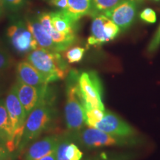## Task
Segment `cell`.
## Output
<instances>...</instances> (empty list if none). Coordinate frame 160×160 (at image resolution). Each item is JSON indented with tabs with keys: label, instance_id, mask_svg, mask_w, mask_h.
<instances>
[{
	"label": "cell",
	"instance_id": "d6986e66",
	"mask_svg": "<svg viewBox=\"0 0 160 160\" xmlns=\"http://www.w3.org/2000/svg\"><path fill=\"white\" fill-rule=\"evenodd\" d=\"M123 0H92V8L90 17L104 14L114 8Z\"/></svg>",
	"mask_w": 160,
	"mask_h": 160
},
{
	"label": "cell",
	"instance_id": "ffe728a7",
	"mask_svg": "<svg viewBox=\"0 0 160 160\" xmlns=\"http://www.w3.org/2000/svg\"><path fill=\"white\" fill-rule=\"evenodd\" d=\"M29 0H0V4L5 12L11 13H19L25 8Z\"/></svg>",
	"mask_w": 160,
	"mask_h": 160
},
{
	"label": "cell",
	"instance_id": "8992f818",
	"mask_svg": "<svg viewBox=\"0 0 160 160\" xmlns=\"http://www.w3.org/2000/svg\"><path fill=\"white\" fill-rule=\"evenodd\" d=\"M78 85L84 111L93 108L105 110L102 102V86L97 72L79 73Z\"/></svg>",
	"mask_w": 160,
	"mask_h": 160
},
{
	"label": "cell",
	"instance_id": "30bf717a",
	"mask_svg": "<svg viewBox=\"0 0 160 160\" xmlns=\"http://www.w3.org/2000/svg\"><path fill=\"white\" fill-rule=\"evenodd\" d=\"M137 7V0H123L105 15L119 27L120 31H125L134 22Z\"/></svg>",
	"mask_w": 160,
	"mask_h": 160
},
{
	"label": "cell",
	"instance_id": "7a4b0ae2",
	"mask_svg": "<svg viewBox=\"0 0 160 160\" xmlns=\"http://www.w3.org/2000/svg\"><path fill=\"white\" fill-rule=\"evenodd\" d=\"M25 60L38 70L48 84L66 79L71 71L69 63L59 52L40 47L28 53Z\"/></svg>",
	"mask_w": 160,
	"mask_h": 160
},
{
	"label": "cell",
	"instance_id": "8fae6325",
	"mask_svg": "<svg viewBox=\"0 0 160 160\" xmlns=\"http://www.w3.org/2000/svg\"><path fill=\"white\" fill-rule=\"evenodd\" d=\"M95 128L111 134L120 137H135L137 131L132 126L117 114L105 111L102 119L94 125Z\"/></svg>",
	"mask_w": 160,
	"mask_h": 160
},
{
	"label": "cell",
	"instance_id": "ac0fdd59",
	"mask_svg": "<svg viewBox=\"0 0 160 160\" xmlns=\"http://www.w3.org/2000/svg\"><path fill=\"white\" fill-rule=\"evenodd\" d=\"M92 8V0H68L65 10H61L76 22L85 16H90Z\"/></svg>",
	"mask_w": 160,
	"mask_h": 160
},
{
	"label": "cell",
	"instance_id": "83f0119b",
	"mask_svg": "<svg viewBox=\"0 0 160 160\" xmlns=\"http://www.w3.org/2000/svg\"><path fill=\"white\" fill-rule=\"evenodd\" d=\"M15 153L10 151L7 145H0V160H12Z\"/></svg>",
	"mask_w": 160,
	"mask_h": 160
},
{
	"label": "cell",
	"instance_id": "ba28073f",
	"mask_svg": "<svg viewBox=\"0 0 160 160\" xmlns=\"http://www.w3.org/2000/svg\"><path fill=\"white\" fill-rule=\"evenodd\" d=\"M92 18L91 36L88 39V45L100 46L114 39L119 33V27L104 14L96 15Z\"/></svg>",
	"mask_w": 160,
	"mask_h": 160
},
{
	"label": "cell",
	"instance_id": "836d02e7",
	"mask_svg": "<svg viewBox=\"0 0 160 160\" xmlns=\"http://www.w3.org/2000/svg\"><path fill=\"white\" fill-rule=\"evenodd\" d=\"M41 1L45 2H46V3H48V2L50 1V0H41Z\"/></svg>",
	"mask_w": 160,
	"mask_h": 160
},
{
	"label": "cell",
	"instance_id": "cb8c5ba5",
	"mask_svg": "<svg viewBox=\"0 0 160 160\" xmlns=\"http://www.w3.org/2000/svg\"><path fill=\"white\" fill-rule=\"evenodd\" d=\"M72 139L70 135H59V139L57 142L56 154H57V160H68L65 157V151L66 146L71 142Z\"/></svg>",
	"mask_w": 160,
	"mask_h": 160
},
{
	"label": "cell",
	"instance_id": "4dcf8cb0",
	"mask_svg": "<svg viewBox=\"0 0 160 160\" xmlns=\"http://www.w3.org/2000/svg\"><path fill=\"white\" fill-rule=\"evenodd\" d=\"M5 11H4V9L2 8V7L1 4H0V19H1V17L3 16V13Z\"/></svg>",
	"mask_w": 160,
	"mask_h": 160
},
{
	"label": "cell",
	"instance_id": "d6a6232c",
	"mask_svg": "<svg viewBox=\"0 0 160 160\" xmlns=\"http://www.w3.org/2000/svg\"><path fill=\"white\" fill-rule=\"evenodd\" d=\"M85 160H99V157H91V158H88Z\"/></svg>",
	"mask_w": 160,
	"mask_h": 160
},
{
	"label": "cell",
	"instance_id": "6da1fadb",
	"mask_svg": "<svg viewBox=\"0 0 160 160\" xmlns=\"http://www.w3.org/2000/svg\"><path fill=\"white\" fill-rule=\"evenodd\" d=\"M55 98L53 89L50 87L45 98L28 116L18 151L22 152L43 133L54 128L57 119Z\"/></svg>",
	"mask_w": 160,
	"mask_h": 160
},
{
	"label": "cell",
	"instance_id": "277c9868",
	"mask_svg": "<svg viewBox=\"0 0 160 160\" xmlns=\"http://www.w3.org/2000/svg\"><path fill=\"white\" fill-rule=\"evenodd\" d=\"M70 137L82 147L90 149L103 147H131L140 143V140L136 137L116 136L91 127L82 128Z\"/></svg>",
	"mask_w": 160,
	"mask_h": 160
},
{
	"label": "cell",
	"instance_id": "9c48e42d",
	"mask_svg": "<svg viewBox=\"0 0 160 160\" xmlns=\"http://www.w3.org/2000/svg\"><path fill=\"white\" fill-rule=\"evenodd\" d=\"M13 85L27 117L32 110L45 98L50 88L49 85L42 88H37L22 82L17 79Z\"/></svg>",
	"mask_w": 160,
	"mask_h": 160
},
{
	"label": "cell",
	"instance_id": "44dd1931",
	"mask_svg": "<svg viewBox=\"0 0 160 160\" xmlns=\"http://www.w3.org/2000/svg\"><path fill=\"white\" fill-rule=\"evenodd\" d=\"M105 113V110L100 108H93L84 111L85 124L91 128H94V125L102 119Z\"/></svg>",
	"mask_w": 160,
	"mask_h": 160
},
{
	"label": "cell",
	"instance_id": "9a60e30c",
	"mask_svg": "<svg viewBox=\"0 0 160 160\" xmlns=\"http://www.w3.org/2000/svg\"><path fill=\"white\" fill-rule=\"evenodd\" d=\"M17 79L27 85L37 88H42L49 85L45 78L31 63L24 60L17 63L16 66Z\"/></svg>",
	"mask_w": 160,
	"mask_h": 160
},
{
	"label": "cell",
	"instance_id": "e0dca14e",
	"mask_svg": "<svg viewBox=\"0 0 160 160\" xmlns=\"http://www.w3.org/2000/svg\"><path fill=\"white\" fill-rule=\"evenodd\" d=\"M51 22L56 31L70 35H77L78 22L61 10L50 12Z\"/></svg>",
	"mask_w": 160,
	"mask_h": 160
},
{
	"label": "cell",
	"instance_id": "5bb4252c",
	"mask_svg": "<svg viewBox=\"0 0 160 160\" xmlns=\"http://www.w3.org/2000/svg\"><path fill=\"white\" fill-rule=\"evenodd\" d=\"M59 135H49L35 140L27 149L24 160H39L57 149Z\"/></svg>",
	"mask_w": 160,
	"mask_h": 160
},
{
	"label": "cell",
	"instance_id": "d4e9b609",
	"mask_svg": "<svg viewBox=\"0 0 160 160\" xmlns=\"http://www.w3.org/2000/svg\"><path fill=\"white\" fill-rule=\"evenodd\" d=\"M65 154L68 160H82L83 157L82 152L80 151L79 147L76 144L72 142L66 146Z\"/></svg>",
	"mask_w": 160,
	"mask_h": 160
},
{
	"label": "cell",
	"instance_id": "1f68e13d",
	"mask_svg": "<svg viewBox=\"0 0 160 160\" xmlns=\"http://www.w3.org/2000/svg\"><path fill=\"white\" fill-rule=\"evenodd\" d=\"M0 145H6V142L1 137H0Z\"/></svg>",
	"mask_w": 160,
	"mask_h": 160
},
{
	"label": "cell",
	"instance_id": "7c38bea8",
	"mask_svg": "<svg viewBox=\"0 0 160 160\" xmlns=\"http://www.w3.org/2000/svg\"><path fill=\"white\" fill-rule=\"evenodd\" d=\"M38 19L43 26L45 31L49 33L53 42L57 46L58 52L65 51L76 43L77 40V35H70L60 33L54 29L51 22L50 12L41 11L37 13Z\"/></svg>",
	"mask_w": 160,
	"mask_h": 160
},
{
	"label": "cell",
	"instance_id": "7402d4cb",
	"mask_svg": "<svg viewBox=\"0 0 160 160\" xmlns=\"http://www.w3.org/2000/svg\"><path fill=\"white\" fill-rule=\"evenodd\" d=\"M85 53V49L79 46L71 47L65 51L64 58L69 64L79 62L83 59Z\"/></svg>",
	"mask_w": 160,
	"mask_h": 160
},
{
	"label": "cell",
	"instance_id": "f1b7e54d",
	"mask_svg": "<svg viewBox=\"0 0 160 160\" xmlns=\"http://www.w3.org/2000/svg\"><path fill=\"white\" fill-rule=\"evenodd\" d=\"M68 0H50L48 5L52 7L57 8L58 10H65L68 6Z\"/></svg>",
	"mask_w": 160,
	"mask_h": 160
},
{
	"label": "cell",
	"instance_id": "4316f807",
	"mask_svg": "<svg viewBox=\"0 0 160 160\" xmlns=\"http://www.w3.org/2000/svg\"><path fill=\"white\" fill-rule=\"evenodd\" d=\"M160 45V26L157 31V33H155L154 37H153V39L150 42L148 47V51L149 53H153L155 51H157L158 48Z\"/></svg>",
	"mask_w": 160,
	"mask_h": 160
},
{
	"label": "cell",
	"instance_id": "2e32d148",
	"mask_svg": "<svg viewBox=\"0 0 160 160\" xmlns=\"http://www.w3.org/2000/svg\"><path fill=\"white\" fill-rule=\"evenodd\" d=\"M0 137L5 140L10 151L14 153L17 151L11 122L6 108L5 99H0Z\"/></svg>",
	"mask_w": 160,
	"mask_h": 160
},
{
	"label": "cell",
	"instance_id": "5b68a950",
	"mask_svg": "<svg viewBox=\"0 0 160 160\" xmlns=\"http://www.w3.org/2000/svg\"><path fill=\"white\" fill-rule=\"evenodd\" d=\"M6 37L11 48L20 56H26L39 47L20 13H11L6 28Z\"/></svg>",
	"mask_w": 160,
	"mask_h": 160
},
{
	"label": "cell",
	"instance_id": "3957f363",
	"mask_svg": "<svg viewBox=\"0 0 160 160\" xmlns=\"http://www.w3.org/2000/svg\"><path fill=\"white\" fill-rule=\"evenodd\" d=\"M79 72L71 70L66 79V102L65 119L70 135L79 132L85 123L84 108L80 98L78 78Z\"/></svg>",
	"mask_w": 160,
	"mask_h": 160
},
{
	"label": "cell",
	"instance_id": "484cf974",
	"mask_svg": "<svg viewBox=\"0 0 160 160\" xmlns=\"http://www.w3.org/2000/svg\"><path fill=\"white\" fill-rule=\"evenodd\" d=\"M140 18L148 23H154L157 21L156 12L151 8H145L140 13Z\"/></svg>",
	"mask_w": 160,
	"mask_h": 160
},
{
	"label": "cell",
	"instance_id": "52a82bcc",
	"mask_svg": "<svg viewBox=\"0 0 160 160\" xmlns=\"http://www.w3.org/2000/svg\"><path fill=\"white\" fill-rule=\"evenodd\" d=\"M5 102L11 122L15 145L18 152V148L22 137L24 127L28 117L23 106L22 105L18 98L14 85H12L8 91L5 99Z\"/></svg>",
	"mask_w": 160,
	"mask_h": 160
},
{
	"label": "cell",
	"instance_id": "603a6c76",
	"mask_svg": "<svg viewBox=\"0 0 160 160\" xmlns=\"http://www.w3.org/2000/svg\"><path fill=\"white\" fill-rule=\"evenodd\" d=\"M14 62L11 53L3 47L0 46V75L9 71Z\"/></svg>",
	"mask_w": 160,
	"mask_h": 160
},
{
	"label": "cell",
	"instance_id": "e575fe53",
	"mask_svg": "<svg viewBox=\"0 0 160 160\" xmlns=\"http://www.w3.org/2000/svg\"><path fill=\"white\" fill-rule=\"evenodd\" d=\"M157 1H159V0H157Z\"/></svg>",
	"mask_w": 160,
	"mask_h": 160
},
{
	"label": "cell",
	"instance_id": "4fadbf2b",
	"mask_svg": "<svg viewBox=\"0 0 160 160\" xmlns=\"http://www.w3.org/2000/svg\"><path fill=\"white\" fill-rule=\"evenodd\" d=\"M23 17L28 28L37 40L39 47L50 50V51L58 52L57 46L53 42V39H51V36L45 31V29L38 19L37 13H28Z\"/></svg>",
	"mask_w": 160,
	"mask_h": 160
},
{
	"label": "cell",
	"instance_id": "f546056e",
	"mask_svg": "<svg viewBox=\"0 0 160 160\" xmlns=\"http://www.w3.org/2000/svg\"><path fill=\"white\" fill-rule=\"evenodd\" d=\"M39 160H57V154H56V151L51 152L49 154L45 156V157L41 158Z\"/></svg>",
	"mask_w": 160,
	"mask_h": 160
}]
</instances>
